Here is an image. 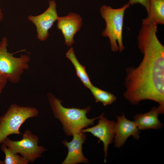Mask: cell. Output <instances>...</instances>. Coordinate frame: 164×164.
Masks as SVG:
<instances>
[{"instance_id": "12", "label": "cell", "mask_w": 164, "mask_h": 164, "mask_svg": "<svg viewBox=\"0 0 164 164\" xmlns=\"http://www.w3.org/2000/svg\"><path fill=\"white\" fill-rule=\"evenodd\" d=\"M162 114L163 113L158 107H153L147 112L136 114L133 119L139 130L158 129L163 127L158 118L159 115Z\"/></svg>"}, {"instance_id": "1", "label": "cell", "mask_w": 164, "mask_h": 164, "mask_svg": "<svg viewBox=\"0 0 164 164\" xmlns=\"http://www.w3.org/2000/svg\"><path fill=\"white\" fill-rule=\"evenodd\" d=\"M157 31L155 24L142 25L137 39L143 58L136 68H127L124 96L133 105L144 100L154 101L164 111V47Z\"/></svg>"}, {"instance_id": "17", "label": "cell", "mask_w": 164, "mask_h": 164, "mask_svg": "<svg viewBox=\"0 0 164 164\" xmlns=\"http://www.w3.org/2000/svg\"><path fill=\"white\" fill-rule=\"evenodd\" d=\"M128 3L130 5H133L138 3L142 5L144 7L149 15V12L150 4L149 0H129Z\"/></svg>"}, {"instance_id": "6", "label": "cell", "mask_w": 164, "mask_h": 164, "mask_svg": "<svg viewBox=\"0 0 164 164\" xmlns=\"http://www.w3.org/2000/svg\"><path fill=\"white\" fill-rule=\"evenodd\" d=\"M39 138L29 130L22 135V139L14 141L7 137L2 142L9 148L15 154H20L29 162L33 163L38 158H40L47 149L38 145Z\"/></svg>"}, {"instance_id": "5", "label": "cell", "mask_w": 164, "mask_h": 164, "mask_svg": "<svg viewBox=\"0 0 164 164\" xmlns=\"http://www.w3.org/2000/svg\"><path fill=\"white\" fill-rule=\"evenodd\" d=\"M8 46L7 39L2 37L0 41V72L8 81L15 84L20 81L24 71L29 69L30 58L26 54L14 57L13 53L8 52Z\"/></svg>"}, {"instance_id": "18", "label": "cell", "mask_w": 164, "mask_h": 164, "mask_svg": "<svg viewBox=\"0 0 164 164\" xmlns=\"http://www.w3.org/2000/svg\"><path fill=\"white\" fill-rule=\"evenodd\" d=\"M8 81L7 78L0 72V94L2 93Z\"/></svg>"}, {"instance_id": "7", "label": "cell", "mask_w": 164, "mask_h": 164, "mask_svg": "<svg viewBox=\"0 0 164 164\" xmlns=\"http://www.w3.org/2000/svg\"><path fill=\"white\" fill-rule=\"evenodd\" d=\"M49 6L42 14L36 16L30 15L28 19L36 26L38 39L44 41L48 38L49 30L57 20L58 16L56 10V4L54 0L49 2Z\"/></svg>"}, {"instance_id": "13", "label": "cell", "mask_w": 164, "mask_h": 164, "mask_svg": "<svg viewBox=\"0 0 164 164\" xmlns=\"http://www.w3.org/2000/svg\"><path fill=\"white\" fill-rule=\"evenodd\" d=\"M149 12L144 20L155 23L164 24V0H149Z\"/></svg>"}, {"instance_id": "10", "label": "cell", "mask_w": 164, "mask_h": 164, "mask_svg": "<svg viewBox=\"0 0 164 164\" xmlns=\"http://www.w3.org/2000/svg\"><path fill=\"white\" fill-rule=\"evenodd\" d=\"M57 21V28L61 31L65 44L71 46L74 43V36L82 26L81 17L78 14L70 12L67 15L59 17Z\"/></svg>"}, {"instance_id": "20", "label": "cell", "mask_w": 164, "mask_h": 164, "mask_svg": "<svg viewBox=\"0 0 164 164\" xmlns=\"http://www.w3.org/2000/svg\"><path fill=\"white\" fill-rule=\"evenodd\" d=\"M0 164H4V161L0 160Z\"/></svg>"}, {"instance_id": "15", "label": "cell", "mask_w": 164, "mask_h": 164, "mask_svg": "<svg viewBox=\"0 0 164 164\" xmlns=\"http://www.w3.org/2000/svg\"><path fill=\"white\" fill-rule=\"evenodd\" d=\"M89 89L96 102H100L105 106L111 104L116 100V97L114 94L100 89L93 85Z\"/></svg>"}, {"instance_id": "14", "label": "cell", "mask_w": 164, "mask_h": 164, "mask_svg": "<svg viewBox=\"0 0 164 164\" xmlns=\"http://www.w3.org/2000/svg\"><path fill=\"white\" fill-rule=\"evenodd\" d=\"M66 56L74 66L77 77L84 85L89 89L92 84L86 71L85 67L81 64L77 59L73 48H71L67 51Z\"/></svg>"}, {"instance_id": "16", "label": "cell", "mask_w": 164, "mask_h": 164, "mask_svg": "<svg viewBox=\"0 0 164 164\" xmlns=\"http://www.w3.org/2000/svg\"><path fill=\"white\" fill-rule=\"evenodd\" d=\"M1 149L4 153V164H27L29 162L18 154L13 152L4 143H2Z\"/></svg>"}, {"instance_id": "3", "label": "cell", "mask_w": 164, "mask_h": 164, "mask_svg": "<svg viewBox=\"0 0 164 164\" xmlns=\"http://www.w3.org/2000/svg\"><path fill=\"white\" fill-rule=\"evenodd\" d=\"M130 5L128 3L118 9L103 5L100 9L101 15L106 24L102 35L109 38L111 50L114 52H121L125 49L122 41L124 13Z\"/></svg>"}, {"instance_id": "9", "label": "cell", "mask_w": 164, "mask_h": 164, "mask_svg": "<svg viewBox=\"0 0 164 164\" xmlns=\"http://www.w3.org/2000/svg\"><path fill=\"white\" fill-rule=\"evenodd\" d=\"M140 130L134 121L128 119L122 113L117 116L115 123L114 146L120 148L124 144L128 138L132 136L136 140L139 138Z\"/></svg>"}, {"instance_id": "2", "label": "cell", "mask_w": 164, "mask_h": 164, "mask_svg": "<svg viewBox=\"0 0 164 164\" xmlns=\"http://www.w3.org/2000/svg\"><path fill=\"white\" fill-rule=\"evenodd\" d=\"M47 97L54 117L61 123L65 134L68 136L81 132L84 128L93 125L94 121L103 115L94 118H87V114L91 110L88 106L83 109L67 108L62 105V101L50 93L47 94Z\"/></svg>"}, {"instance_id": "11", "label": "cell", "mask_w": 164, "mask_h": 164, "mask_svg": "<svg viewBox=\"0 0 164 164\" xmlns=\"http://www.w3.org/2000/svg\"><path fill=\"white\" fill-rule=\"evenodd\" d=\"M82 132L73 134L72 140L68 142L63 140L62 143L68 150L67 155L62 162V164H76L80 163H87L88 160L83 154L82 145L84 142L86 136Z\"/></svg>"}, {"instance_id": "8", "label": "cell", "mask_w": 164, "mask_h": 164, "mask_svg": "<svg viewBox=\"0 0 164 164\" xmlns=\"http://www.w3.org/2000/svg\"><path fill=\"white\" fill-rule=\"evenodd\" d=\"M98 124L89 128L84 129L82 132H90L98 138L104 145V162H106L108 148L114 139L115 134V122L107 119L104 115L99 119Z\"/></svg>"}, {"instance_id": "19", "label": "cell", "mask_w": 164, "mask_h": 164, "mask_svg": "<svg viewBox=\"0 0 164 164\" xmlns=\"http://www.w3.org/2000/svg\"><path fill=\"white\" fill-rule=\"evenodd\" d=\"M3 18V14L2 12L1 9L0 7V23L2 20Z\"/></svg>"}, {"instance_id": "4", "label": "cell", "mask_w": 164, "mask_h": 164, "mask_svg": "<svg viewBox=\"0 0 164 164\" xmlns=\"http://www.w3.org/2000/svg\"><path fill=\"white\" fill-rule=\"evenodd\" d=\"M38 110L32 107L11 104L5 113L0 117V145L3 140L12 134H21L19 129L28 119L36 117Z\"/></svg>"}]
</instances>
